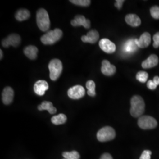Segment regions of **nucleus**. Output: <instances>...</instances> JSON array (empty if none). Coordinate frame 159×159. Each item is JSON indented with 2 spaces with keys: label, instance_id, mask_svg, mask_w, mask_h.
Instances as JSON below:
<instances>
[{
  "label": "nucleus",
  "instance_id": "obj_34",
  "mask_svg": "<svg viewBox=\"0 0 159 159\" xmlns=\"http://www.w3.org/2000/svg\"><path fill=\"white\" fill-rule=\"evenodd\" d=\"M0 53H1V57H0V59L1 60L2 58V57H3V52H2V50H0Z\"/></svg>",
  "mask_w": 159,
  "mask_h": 159
},
{
  "label": "nucleus",
  "instance_id": "obj_26",
  "mask_svg": "<svg viewBox=\"0 0 159 159\" xmlns=\"http://www.w3.org/2000/svg\"><path fill=\"white\" fill-rule=\"evenodd\" d=\"M70 1L74 4L81 7H88L91 3L90 0H71Z\"/></svg>",
  "mask_w": 159,
  "mask_h": 159
},
{
  "label": "nucleus",
  "instance_id": "obj_4",
  "mask_svg": "<svg viewBox=\"0 0 159 159\" xmlns=\"http://www.w3.org/2000/svg\"><path fill=\"white\" fill-rule=\"evenodd\" d=\"M50 71V77L51 80L56 81L59 78L63 71V64L61 61L57 58L51 60L48 64Z\"/></svg>",
  "mask_w": 159,
  "mask_h": 159
},
{
  "label": "nucleus",
  "instance_id": "obj_17",
  "mask_svg": "<svg viewBox=\"0 0 159 159\" xmlns=\"http://www.w3.org/2000/svg\"><path fill=\"white\" fill-rule=\"evenodd\" d=\"M125 21L129 25L134 27H138L141 24L140 18L134 14H130L127 15L125 17Z\"/></svg>",
  "mask_w": 159,
  "mask_h": 159
},
{
  "label": "nucleus",
  "instance_id": "obj_5",
  "mask_svg": "<svg viewBox=\"0 0 159 159\" xmlns=\"http://www.w3.org/2000/svg\"><path fill=\"white\" fill-rule=\"evenodd\" d=\"M116 137V131L113 128L106 126L102 128L97 132V137L99 142H106L113 140Z\"/></svg>",
  "mask_w": 159,
  "mask_h": 159
},
{
  "label": "nucleus",
  "instance_id": "obj_2",
  "mask_svg": "<svg viewBox=\"0 0 159 159\" xmlns=\"http://www.w3.org/2000/svg\"><path fill=\"white\" fill-rule=\"evenodd\" d=\"M37 24L42 31H47L50 27V20L48 12L44 8H40L36 15Z\"/></svg>",
  "mask_w": 159,
  "mask_h": 159
},
{
  "label": "nucleus",
  "instance_id": "obj_14",
  "mask_svg": "<svg viewBox=\"0 0 159 159\" xmlns=\"http://www.w3.org/2000/svg\"><path fill=\"white\" fill-rule=\"evenodd\" d=\"M137 46L139 48H146L151 43V35L148 33H144L139 39H135Z\"/></svg>",
  "mask_w": 159,
  "mask_h": 159
},
{
  "label": "nucleus",
  "instance_id": "obj_1",
  "mask_svg": "<svg viewBox=\"0 0 159 159\" xmlns=\"http://www.w3.org/2000/svg\"><path fill=\"white\" fill-rule=\"evenodd\" d=\"M131 115L134 117H140L145 111V103L142 97L134 96L131 99Z\"/></svg>",
  "mask_w": 159,
  "mask_h": 159
},
{
  "label": "nucleus",
  "instance_id": "obj_24",
  "mask_svg": "<svg viewBox=\"0 0 159 159\" xmlns=\"http://www.w3.org/2000/svg\"><path fill=\"white\" fill-rule=\"evenodd\" d=\"M63 156L66 159H80V156L79 152L77 151H72L70 152H66L63 153Z\"/></svg>",
  "mask_w": 159,
  "mask_h": 159
},
{
  "label": "nucleus",
  "instance_id": "obj_23",
  "mask_svg": "<svg viewBox=\"0 0 159 159\" xmlns=\"http://www.w3.org/2000/svg\"><path fill=\"white\" fill-rule=\"evenodd\" d=\"M86 87L88 90L87 94L89 96L91 97H94L96 96V84L94 81L89 80L86 83Z\"/></svg>",
  "mask_w": 159,
  "mask_h": 159
},
{
  "label": "nucleus",
  "instance_id": "obj_18",
  "mask_svg": "<svg viewBox=\"0 0 159 159\" xmlns=\"http://www.w3.org/2000/svg\"><path fill=\"white\" fill-rule=\"evenodd\" d=\"M38 48L35 46H27L24 49V53L26 57H28L30 60H35L37 57Z\"/></svg>",
  "mask_w": 159,
  "mask_h": 159
},
{
  "label": "nucleus",
  "instance_id": "obj_28",
  "mask_svg": "<svg viewBox=\"0 0 159 159\" xmlns=\"http://www.w3.org/2000/svg\"><path fill=\"white\" fill-rule=\"evenodd\" d=\"M152 152L148 150H146L143 152L141 156L139 159H151Z\"/></svg>",
  "mask_w": 159,
  "mask_h": 159
},
{
  "label": "nucleus",
  "instance_id": "obj_7",
  "mask_svg": "<svg viewBox=\"0 0 159 159\" xmlns=\"http://www.w3.org/2000/svg\"><path fill=\"white\" fill-rule=\"evenodd\" d=\"M85 89L81 85H75L68 89L67 94L68 97L72 99H80L84 96Z\"/></svg>",
  "mask_w": 159,
  "mask_h": 159
},
{
  "label": "nucleus",
  "instance_id": "obj_27",
  "mask_svg": "<svg viewBox=\"0 0 159 159\" xmlns=\"http://www.w3.org/2000/svg\"><path fill=\"white\" fill-rule=\"evenodd\" d=\"M150 14L152 17L154 19H159V7L153 6L150 9Z\"/></svg>",
  "mask_w": 159,
  "mask_h": 159
},
{
  "label": "nucleus",
  "instance_id": "obj_11",
  "mask_svg": "<svg viewBox=\"0 0 159 159\" xmlns=\"http://www.w3.org/2000/svg\"><path fill=\"white\" fill-rule=\"evenodd\" d=\"M48 84L44 80L37 81L34 85V91L39 96H43L46 91L48 89Z\"/></svg>",
  "mask_w": 159,
  "mask_h": 159
},
{
  "label": "nucleus",
  "instance_id": "obj_19",
  "mask_svg": "<svg viewBox=\"0 0 159 159\" xmlns=\"http://www.w3.org/2000/svg\"><path fill=\"white\" fill-rule=\"evenodd\" d=\"M38 110L39 111L47 110L48 113L51 114H55L57 112V109L54 107L52 102L48 101H44L38 106Z\"/></svg>",
  "mask_w": 159,
  "mask_h": 159
},
{
  "label": "nucleus",
  "instance_id": "obj_16",
  "mask_svg": "<svg viewBox=\"0 0 159 159\" xmlns=\"http://www.w3.org/2000/svg\"><path fill=\"white\" fill-rule=\"evenodd\" d=\"M159 57L157 56L156 54H152L143 62L142 66L143 68L146 69L153 68L159 64Z\"/></svg>",
  "mask_w": 159,
  "mask_h": 159
},
{
  "label": "nucleus",
  "instance_id": "obj_3",
  "mask_svg": "<svg viewBox=\"0 0 159 159\" xmlns=\"http://www.w3.org/2000/svg\"><path fill=\"white\" fill-rule=\"evenodd\" d=\"M63 36V31L59 29L48 31L41 37V41L45 45H52L56 43Z\"/></svg>",
  "mask_w": 159,
  "mask_h": 159
},
{
  "label": "nucleus",
  "instance_id": "obj_8",
  "mask_svg": "<svg viewBox=\"0 0 159 159\" xmlns=\"http://www.w3.org/2000/svg\"><path fill=\"white\" fill-rule=\"evenodd\" d=\"M21 41V37L18 34H11L2 41V46L6 48L10 46L17 47L20 44Z\"/></svg>",
  "mask_w": 159,
  "mask_h": 159
},
{
  "label": "nucleus",
  "instance_id": "obj_25",
  "mask_svg": "<svg viewBox=\"0 0 159 159\" xmlns=\"http://www.w3.org/2000/svg\"><path fill=\"white\" fill-rule=\"evenodd\" d=\"M148 77V74L146 71H139L136 74V79L140 83H144L147 81Z\"/></svg>",
  "mask_w": 159,
  "mask_h": 159
},
{
  "label": "nucleus",
  "instance_id": "obj_21",
  "mask_svg": "<svg viewBox=\"0 0 159 159\" xmlns=\"http://www.w3.org/2000/svg\"><path fill=\"white\" fill-rule=\"evenodd\" d=\"M30 17V12L27 9H20L16 12L15 14V18L18 21H25L29 19Z\"/></svg>",
  "mask_w": 159,
  "mask_h": 159
},
{
  "label": "nucleus",
  "instance_id": "obj_32",
  "mask_svg": "<svg viewBox=\"0 0 159 159\" xmlns=\"http://www.w3.org/2000/svg\"><path fill=\"white\" fill-rule=\"evenodd\" d=\"M100 159H113L112 156H111V154L109 153H104L102 156H101Z\"/></svg>",
  "mask_w": 159,
  "mask_h": 159
},
{
  "label": "nucleus",
  "instance_id": "obj_31",
  "mask_svg": "<svg viewBox=\"0 0 159 159\" xmlns=\"http://www.w3.org/2000/svg\"><path fill=\"white\" fill-rule=\"evenodd\" d=\"M124 2H125L124 0H117V1H116L114 6L116 8H117L119 10H120V9H121L122 6H123Z\"/></svg>",
  "mask_w": 159,
  "mask_h": 159
},
{
  "label": "nucleus",
  "instance_id": "obj_10",
  "mask_svg": "<svg viewBox=\"0 0 159 159\" xmlns=\"http://www.w3.org/2000/svg\"><path fill=\"white\" fill-rule=\"evenodd\" d=\"M71 24L74 27L83 26L85 29H89L90 27V21L89 19H86L84 16L78 15L74 17V20H71Z\"/></svg>",
  "mask_w": 159,
  "mask_h": 159
},
{
  "label": "nucleus",
  "instance_id": "obj_9",
  "mask_svg": "<svg viewBox=\"0 0 159 159\" xmlns=\"http://www.w3.org/2000/svg\"><path fill=\"white\" fill-rule=\"evenodd\" d=\"M99 46L102 51L108 54H112L116 51V46L112 41L107 39H103L100 41Z\"/></svg>",
  "mask_w": 159,
  "mask_h": 159
},
{
  "label": "nucleus",
  "instance_id": "obj_13",
  "mask_svg": "<svg viewBox=\"0 0 159 159\" xmlns=\"http://www.w3.org/2000/svg\"><path fill=\"white\" fill-rule=\"evenodd\" d=\"M101 71L104 75L107 76H111L116 72V67L110 63L108 60H104L102 61Z\"/></svg>",
  "mask_w": 159,
  "mask_h": 159
},
{
  "label": "nucleus",
  "instance_id": "obj_12",
  "mask_svg": "<svg viewBox=\"0 0 159 159\" xmlns=\"http://www.w3.org/2000/svg\"><path fill=\"white\" fill-rule=\"evenodd\" d=\"M14 95V90L11 87H6L2 93V100L3 103L6 105L11 104L13 101Z\"/></svg>",
  "mask_w": 159,
  "mask_h": 159
},
{
  "label": "nucleus",
  "instance_id": "obj_6",
  "mask_svg": "<svg viewBox=\"0 0 159 159\" xmlns=\"http://www.w3.org/2000/svg\"><path fill=\"white\" fill-rule=\"evenodd\" d=\"M138 125L143 130L153 129L157 125L156 120L150 116H142L138 120Z\"/></svg>",
  "mask_w": 159,
  "mask_h": 159
},
{
  "label": "nucleus",
  "instance_id": "obj_22",
  "mask_svg": "<svg viewBox=\"0 0 159 159\" xmlns=\"http://www.w3.org/2000/svg\"><path fill=\"white\" fill-rule=\"evenodd\" d=\"M67 121V117L64 114H59L51 118V122L55 125H60L64 124Z\"/></svg>",
  "mask_w": 159,
  "mask_h": 159
},
{
  "label": "nucleus",
  "instance_id": "obj_15",
  "mask_svg": "<svg viewBox=\"0 0 159 159\" xmlns=\"http://www.w3.org/2000/svg\"><path fill=\"white\" fill-rule=\"evenodd\" d=\"M99 39V34L96 30H93L88 32L86 35L81 37V40L84 43H89L91 44L96 43Z\"/></svg>",
  "mask_w": 159,
  "mask_h": 159
},
{
  "label": "nucleus",
  "instance_id": "obj_33",
  "mask_svg": "<svg viewBox=\"0 0 159 159\" xmlns=\"http://www.w3.org/2000/svg\"><path fill=\"white\" fill-rule=\"evenodd\" d=\"M154 83L157 85H159V77L158 76H155L153 80Z\"/></svg>",
  "mask_w": 159,
  "mask_h": 159
},
{
  "label": "nucleus",
  "instance_id": "obj_35",
  "mask_svg": "<svg viewBox=\"0 0 159 159\" xmlns=\"http://www.w3.org/2000/svg\"></svg>",
  "mask_w": 159,
  "mask_h": 159
},
{
  "label": "nucleus",
  "instance_id": "obj_30",
  "mask_svg": "<svg viewBox=\"0 0 159 159\" xmlns=\"http://www.w3.org/2000/svg\"><path fill=\"white\" fill-rule=\"evenodd\" d=\"M147 86H148V89H149L150 90H155L157 88V86L153 80H149L148 81V83H147Z\"/></svg>",
  "mask_w": 159,
  "mask_h": 159
},
{
  "label": "nucleus",
  "instance_id": "obj_29",
  "mask_svg": "<svg viewBox=\"0 0 159 159\" xmlns=\"http://www.w3.org/2000/svg\"><path fill=\"white\" fill-rule=\"evenodd\" d=\"M153 47L157 48L159 47V32L154 34L153 36Z\"/></svg>",
  "mask_w": 159,
  "mask_h": 159
},
{
  "label": "nucleus",
  "instance_id": "obj_20",
  "mask_svg": "<svg viewBox=\"0 0 159 159\" xmlns=\"http://www.w3.org/2000/svg\"><path fill=\"white\" fill-rule=\"evenodd\" d=\"M137 46L135 39H130L127 41L123 46V50L127 53H133L137 50Z\"/></svg>",
  "mask_w": 159,
  "mask_h": 159
}]
</instances>
